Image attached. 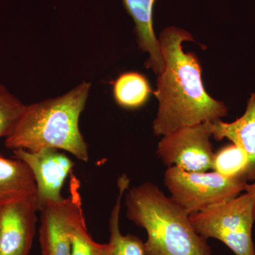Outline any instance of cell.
<instances>
[{"label":"cell","mask_w":255,"mask_h":255,"mask_svg":"<svg viewBox=\"0 0 255 255\" xmlns=\"http://www.w3.org/2000/svg\"><path fill=\"white\" fill-rule=\"evenodd\" d=\"M156 0H123L124 7L135 23V32L138 46L142 51L148 53L146 63L159 75L163 70V60L161 54L158 39L153 28V7Z\"/></svg>","instance_id":"obj_10"},{"label":"cell","mask_w":255,"mask_h":255,"mask_svg":"<svg viewBox=\"0 0 255 255\" xmlns=\"http://www.w3.org/2000/svg\"><path fill=\"white\" fill-rule=\"evenodd\" d=\"M91 84L83 82L65 95L26 106L13 131L5 138L11 150L38 151L53 148L89 160L88 146L79 122Z\"/></svg>","instance_id":"obj_2"},{"label":"cell","mask_w":255,"mask_h":255,"mask_svg":"<svg viewBox=\"0 0 255 255\" xmlns=\"http://www.w3.org/2000/svg\"><path fill=\"white\" fill-rule=\"evenodd\" d=\"M36 194L0 206V255H28L36 234Z\"/></svg>","instance_id":"obj_9"},{"label":"cell","mask_w":255,"mask_h":255,"mask_svg":"<svg viewBox=\"0 0 255 255\" xmlns=\"http://www.w3.org/2000/svg\"><path fill=\"white\" fill-rule=\"evenodd\" d=\"M213 137L217 140L224 138L241 147L248 154L250 167L248 182H255V93L251 95L246 112L232 123L221 120L213 123Z\"/></svg>","instance_id":"obj_11"},{"label":"cell","mask_w":255,"mask_h":255,"mask_svg":"<svg viewBox=\"0 0 255 255\" xmlns=\"http://www.w3.org/2000/svg\"><path fill=\"white\" fill-rule=\"evenodd\" d=\"M212 136L211 122L182 128L162 137L157 154L167 167L208 172L213 169L214 163L215 152L210 140Z\"/></svg>","instance_id":"obj_6"},{"label":"cell","mask_w":255,"mask_h":255,"mask_svg":"<svg viewBox=\"0 0 255 255\" xmlns=\"http://www.w3.org/2000/svg\"><path fill=\"white\" fill-rule=\"evenodd\" d=\"M250 167L248 154L236 144L225 146L215 153L213 170L229 179L247 181Z\"/></svg>","instance_id":"obj_15"},{"label":"cell","mask_w":255,"mask_h":255,"mask_svg":"<svg viewBox=\"0 0 255 255\" xmlns=\"http://www.w3.org/2000/svg\"><path fill=\"white\" fill-rule=\"evenodd\" d=\"M33 194L36 185L29 167L20 159L0 155V206Z\"/></svg>","instance_id":"obj_12"},{"label":"cell","mask_w":255,"mask_h":255,"mask_svg":"<svg viewBox=\"0 0 255 255\" xmlns=\"http://www.w3.org/2000/svg\"><path fill=\"white\" fill-rule=\"evenodd\" d=\"M114 100L119 107L136 110L145 105L152 90L147 79L137 72L122 74L112 82Z\"/></svg>","instance_id":"obj_14"},{"label":"cell","mask_w":255,"mask_h":255,"mask_svg":"<svg viewBox=\"0 0 255 255\" xmlns=\"http://www.w3.org/2000/svg\"><path fill=\"white\" fill-rule=\"evenodd\" d=\"M125 204L128 219L147 233L145 255H213L189 215L152 183L128 189Z\"/></svg>","instance_id":"obj_3"},{"label":"cell","mask_w":255,"mask_h":255,"mask_svg":"<svg viewBox=\"0 0 255 255\" xmlns=\"http://www.w3.org/2000/svg\"><path fill=\"white\" fill-rule=\"evenodd\" d=\"M26 105L0 84V138L13 131Z\"/></svg>","instance_id":"obj_16"},{"label":"cell","mask_w":255,"mask_h":255,"mask_svg":"<svg viewBox=\"0 0 255 255\" xmlns=\"http://www.w3.org/2000/svg\"><path fill=\"white\" fill-rule=\"evenodd\" d=\"M71 255H101L104 244L96 243L88 231L85 219L79 221L70 236Z\"/></svg>","instance_id":"obj_17"},{"label":"cell","mask_w":255,"mask_h":255,"mask_svg":"<svg viewBox=\"0 0 255 255\" xmlns=\"http://www.w3.org/2000/svg\"><path fill=\"white\" fill-rule=\"evenodd\" d=\"M129 184L130 179L126 174L119 178V195L110 219V240L109 243L104 244L101 255H145L144 243L140 238L131 234L124 236L120 231L119 217L122 198Z\"/></svg>","instance_id":"obj_13"},{"label":"cell","mask_w":255,"mask_h":255,"mask_svg":"<svg viewBox=\"0 0 255 255\" xmlns=\"http://www.w3.org/2000/svg\"><path fill=\"white\" fill-rule=\"evenodd\" d=\"M158 41L163 70L153 92L158 101L154 134L164 136L182 128L214 123L227 116L224 103L206 92L197 56L183 50V42L194 41L192 35L183 28L169 26L162 31Z\"/></svg>","instance_id":"obj_1"},{"label":"cell","mask_w":255,"mask_h":255,"mask_svg":"<svg viewBox=\"0 0 255 255\" xmlns=\"http://www.w3.org/2000/svg\"><path fill=\"white\" fill-rule=\"evenodd\" d=\"M245 191L251 193L253 197H254L255 202V182H252L251 184H247L246 191Z\"/></svg>","instance_id":"obj_18"},{"label":"cell","mask_w":255,"mask_h":255,"mask_svg":"<svg viewBox=\"0 0 255 255\" xmlns=\"http://www.w3.org/2000/svg\"><path fill=\"white\" fill-rule=\"evenodd\" d=\"M39 241L43 255H71L72 230L85 219L80 182L72 172L70 194L63 201L50 203L41 210Z\"/></svg>","instance_id":"obj_7"},{"label":"cell","mask_w":255,"mask_h":255,"mask_svg":"<svg viewBox=\"0 0 255 255\" xmlns=\"http://www.w3.org/2000/svg\"><path fill=\"white\" fill-rule=\"evenodd\" d=\"M198 234L224 243L236 255H255L253 227L255 202L251 193L189 215Z\"/></svg>","instance_id":"obj_4"},{"label":"cell","mask_w":255,"mask_h":255,"mask_svg":"<svg viewBox=\"0 0 255 255\" xmlns=\"http://www.w3.org/2000/svg\"><path fill=\"white\" fill-rule=\"evenodd\" d=\"M164 184L170 197L190 215L237 197L246 191L248 183L215 171L187 172L173 166L164 172Z\"/></svg>","instance_id":"obj_5"},{"label":"cell","mask_w":255,"mask_h":255,"mask_svg":"<svg viewBox=\"0 0 255 255\" xmlns=\"http://www.w3.org/2000/svg\"><path fill=\"white\" fill-rule=\"evenodd\" d=\"M14 157L23 161L31 171L36 185L38 209L50 203L63 201L62 189L75 163L66 154L53 148L14 150Z\"/></svg>","instance_id":"obj_8"}]
</instances>
